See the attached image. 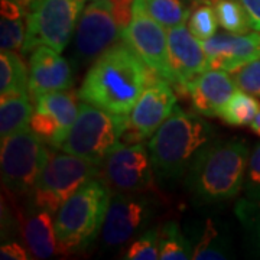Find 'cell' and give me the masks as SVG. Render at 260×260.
I'll use <instances>...</instances> for the list:
<instances>
[{"label": "cell", "instance_id": "obj_26", "mask_svg": "<svg viewBox=\"0 0 260 260\" xmlns=\"http://www.w3.org/2000/svg\"><path fill=\"white\" fill-rule=\"evenodd\" d=\"M159 259L188 260L192 259V243L181 233L177 223L169 221L160 229Z\"/></svg>", "mask_w": 260, "mask_h": 260}, {"label": "cell", "instance_id": "obj_15", "mask_svg": "<svg viewBox=\"0 0 260 260\" xmlns=\"http://www.w3.org/2000/svg\"><path fill=\"white\" fill-rule=\"evenodd\" d=\"M168 52L174 84L177 85L186 87L192 78L210 68L203 41L185 25L168 30Z\"/></svg>", "mask_w": 260, "mask_h": 260}, {"label": "cell", "instance_id": "obj_19", "mask_svg": "<svg viewBox=\"0 0 260 260\" xmlns=\"http://www.w3.org/2000/svg\"><path fill=\"white\" fill-rule=\"evenodd\" d=\"M80 106L74 94L62 91L42 94L35 99V112L45 114L55 123L62 133L68 135L74 124Z\"/></svg>", "mask_w": 260, "mask_h": 260}, {"label": "cell", "instance_id": "obj_27", "mask_svg": "<svg viewBox=\"0 0 260 260\" xmlns=\"http://www.w3.org/2000/svg\"><path fill=\"white\" fill-rule=\"evenodd\" d=\"M214 9L220 26L233 34H246L251 28L250 20L239 0H215Z\"/></svg>", "mask_w": 260, "mask_h": 260}, {"label": "cell", "instance_id": "obj_21", "mask_svg": "<svg viewBox=\"0 0 260 260\" xmlns=\"http://www.w3.org/2000/svg\"><path fill=\"white\" fill-rule=\"evenodd\" d=\"M0 93L2 97L29 94V70L15 51L0 54Z\"/></svg>", "mask_w": 260, "mask_h": 260}, {"label": "cell", "instance_id": "obj_2", "mask_svg": "<svg viewBox=\"0 0 260 260\" xmlns=\"http://www.w3.org/2000/svg\"><path fill=\"white\" fill-rule=\"evenodd\" d=\"M249 156L242 140H211L186 172V186L195 201L214 204L237 197L244 185Z\"/></svg>", "mask_w": 260, "mask_h": 260}, {"label": "cell", "instance_id": "obj_24", "mask_svg": "<svg viewBox=\"0 0 260 260\" xmlns=\"http://www.w3.org/2000/svg\"><path fill=\"white\" fill-rule=\"evenodd\" d=\"M152 18L162 26L171 29L185 25L189 10L182 0H136Z\"/></svg>", "mask_w": 260, "mask_h": 260}, {"label": "cell", "instance_id": "obj_11", "mask_svg": "<svg viewBox=\"0 0 260 260\" xmlns=\"http://www.w3.org/2000/svg\"><path fill=\"white\" fill-rule=\"evenodd\" d=\"M121 38L155 74L174 84L168 52V32L136 0L132 19Z\"/></svg>", "mask_w": 260, "mask_h": 260}, {"label": "cell", "instance_id": "obj_35", "mask_svg": "<svg viewBox=\"0 0 260 260\" xmlns=\"http://www.w3.org/2000/svg\"><path fill=\"white\" fill-rule=\"evenodd\" d=\"M239 2L250 20L251 28L260 32V0H239Z\"/></svg>", "mask_w": 260, "mask_h": 260}, {"label": "cell", "instance_id": "obj_4", "mask_svg": "<svg viewBox=\"0 0 260 260\" xmlns=\"http://www.w3.org/2000/svg\"><path fill=\"white\" fill-rule=\"evenodd\" d=\"M112 189L100 178L85 182L68 198L55 217L58 253L68 254L84 250L102 232Z\"/></svg>", "mask_w": 260, "mask_h": 260}, {"label": "cell", "instance_id": "obj_23", "mask_svg": "<svg viewBox=\"0 0 260 260\" xmlns=\"http://www.w3.org/2000/svg\"><path fill=\"white\" fill-rule=\"evenodd\" d=\"M259 110L260 104L253 94L239 88L224 106L218 117L232 126H250Z\"/></svg>", "mask_w": 260, "mask_h": 260}, {"label": "cell", "instance_id": "obj_5", "mask_svg": "<svg viewBox=\"0 0 260 260\" xmlns=\"http://www.w3.org/2000/svg\"><path fill=\"white\" fill-rule=\"evenodd\" d=\"M127 124V114H114L83 102L59 150L88 159L100 167L114 149L123 145Z\"/></svg>", "mask_w": 260, "mask_h": 260}, {"label": "cell", "instance_id": "obj_18", "mask_svg": "<svg viewBox=\"0 0 260 260\" xmlns=\"http://www.w3.org/2000/svg\"><path fill=\"white\" fill-rule=\"evenodd\" d=\"M23 239L29 251L37 259H48L58 251L55 220L52 213L34 208L23 220Z\"/></svg>", "mask_w": 260, "mask_h": 260}, {"label": "cell", "instance_id": "obj_12", "mask_svg": "<svg viewBox=\"0 0 260 260\" xmlns=\"http://www.w3.org/2000/svg\"><path fill=\"white\" fill-rule=\"evenodd\" d=\"M145 192H116L110 200L102 229V242L107 247L124 246L152 217V203Z\"/></svg>", "mask_w": 260, "mask_h": 260}, {"label": "cell", "instance_id": "obj_13", "mask_svg": "<svg viewBox=\"0 0 260 260\" xmlns=\"http://www.w3.org/2000/svg\"><path fill=\"white\" fill-rule=\"evenodd\" d=\"M177 95L169 81L159 77L155 78L142 93L139 100L127 114V130L123 143H133L135 140L150 138L158 127L174 112Z\"/></svg>", "mask_w": 260, "mask_h": 260}, {"label": "cell", "instance_id": "obj_10", "mask_svg": "<svg viewBox=\"0 0 260 260\" xmlns=\"http://www.w3.org/2000/svg\"><path fill=\"white\" fill-rule=\"evenodd\" d=\"M153 165L142 143H123L99 168V177L114 192H146L153 189Z\"/></svg>", "mask_w": 260, "mask_h": 260}, {"label": "cell", "instance_id": "obj_29", "mask_svg": "<svg viewBox=\"0 0 260 260\" xmlns=\"http://www.w3.org/2000/svg\"><path fill=\"white\" fill-rule=\"evenodd\" d=\"M218 18L211 5L201 3L192 9L188 18V28L201 41L210 39L217 34Z\"/></svg>", "mask_w": 260, "mask_h": 260}, {"label": "cell", "instance_id": "obj_33", "mask_svg": "<svg viewBox=\"0 0 260 260\" xmlns=\"http://www.w3.org/2000/svg\"><path fill=\"white\" fill-rule=\"evenodd\" d=\"M110 3H112L113 10H114V15H116L119 25L124 30V28L129 25L132 15H133L135 0H110Z\"/></svg>", "mask_w": 260, "mask_h": 260}, {"label": "cell", "instance_id": "obj_30", "mask_svg": "<svg viewBox=\"0 0 260 260\" xmlns=\"http://www.w3.org/2000/svg\"><path fill=\"white\" fill-rule=\"evenodd\" d=\"M26 29L23 18H2L0 22V47L2 51H19L25 45Z\"/></svg>", "mask_w": 260, "mask_h": 260}, {"label": "cell", "instance_id": "obj_16", "mask_svg": "<svg viewBox=\"0 0 260 260\" xmlns=\"http://www.w3.org/2000/svg\"><path fill=\"white\" fill-rule=\"evenodd\" d=\"M73 85V68L59 52L38 47L29 58V94L34 100L47 93L68 90Z\"/></svg>", "mask_w": 260, "mask_h": 260}, {"label": "cell", "instance_id": "obj_28", "mask_svg": "<svg viewBox=\"0 0 260 260\" xmlns=\"http://www.w3.org/2000/svg\"><path fill=\"white\" fill-rule=\"evenodd\" d=\"M160 249V229L143 232L138 239L130 243L127 250L123 253L126 260H156Z\"/></svg>", "mask_w": 260, "mask_h": 260}, {"label": "cell", "instance_id": "obj_31", "mask_svg": "<svg viewBox=\"0 0 260 260\" xmlns=\"http://www.w3.org/2000/svg\"><path fill=\"white\" fill-rule=\"evenodd\" d=\"M232 77L237 88L260 97V56L236 70Z\"/></svg>", "mask_w": 260, "mask_h": 260}, {"label": "cell", "instance_id": "obj_14", "mask_svg": "<svg viewBox=\"0 0 260 260\" xmlns=\"http://www.w3.org/2000/svg\"><path fill=\"white\" fill-rule=\"evenodd\" d=\"M210 68L234 73L260 56V32L215 34L203 41Z\"/></svg>", "mask_w": 260, "mask_h": 260}, {"label": "cell", "instance_id": "obj_7", "mask_svg": "<svg viewBox=\"0 0 260 260\" xmlns=\"http://www.w3.org/2000/svg\"><path fill=\"white\" fill-rule=\"evenodd\" d=\"M84 0H34L26 15V39L23 54L38 47L62 52L74 35Z\"/></svg>", "mask_w": 260, "mask_h": 260}, {"label": "cell", "instance_id": "obj_9", "mask_svg": "<svg viewBox=\"0 0 260 260\" xmlns=\"http://www.w3.org/2000/svg\"><path fill=\"white\" fill-rule=\"evenodd\" d=\"M123 35L110 0H94L84 8L73 42V59L78 67L91 64Z\"/></svg>", "mask_w": 260, "mask_h": 260}, {"label": "cell", "instance_id": "obj_1", "mask_svg": "<svg viewBox=\"0 0 260 260\" xmlns=\"http://www.w3.org/2000/svg\"><path fill=\"white\" fill-rule=\"evenodd\" d=\"M155 77L156 74L126 42L114 44L87 71L78 99L126 116Z\"/></svg>", "mask_w": 260, "mask_h": 260}, {"label": "cell", "instance_id": "obj_20", "mask_svg": "<svg viewBox=\"0 0 260 260\" xmlns=\"http://www.w3.org/2000/svg\"><path fill=\"white\" fill-rule=\"evenodd\" d=\"M30 94H16L2 97L0 104V139L29 127L32 114L35 112L29 99Z\"/></svg>", "mask_w": 260, "mask_h": 260}, {"label": "cell", "instance_id": "obj_36", "mask_svg": "<svg viewBox=\"0 0 260 260\" xmlns=\"http://www.w3.org/2000/svg\"><path fill=\"white\" fill-rule=\"evenodd\" d=\"M250 127H251V130H253V132L257 135V136H260V110H259V113L256 114L254 120L251 121Z\"/></svg>", "mask_w": 260, "mask_h": 260}, {"label": "cell", "instance_id": "obj_8", "mask_svg": "<svg viewBox=\"0 0 260 260\" xmlns=\"http://www.w3.org/2000/svg\"><path fill=\"white\" fill-rule=\"evenodd\" d=\"M0 142L2 182L5 188L15 195L32 192L51 156L47 143L39 139L30 127L13 133Z\"/></svg>", "mask_w": 260, "mask_h": 260}, {"label": "cell", "instance_id": "obj_22", "mask_svg": "<svg viewBox=\"0 0 260 260\" xmlns=\"http://www.w3.org/2000/svg\"><path fill=\"white\" fill-rule=\"evenodd\" d=\"M230 243L211 218L205 220L200 236L192 243L194 260H223L229 257Z\"/></svg>", "mask_w": 260, "mask_h": 260}, {"label": "cell", "instance_id": "obj_3", "mask_svg": "<svg viewBox=\"0 0 260 260\" xmlns=\"http://www.w3.org/2000/svg\"><path fill=\"white\" fill-rule=\"evenodd\" d=\"M213 138V126L208 121L175 106L148 143L155 175L165 182L184 177L195 156Z\"/></svg>", "mask_w": 260, "mask_h": 260}, {"label": "cell", "instance_id": "obj_17", "mask_svg": "<svg viewBox=\"0 0 260 260\" xmlns=\"http://www.w3.org/2000/svg\"><path fill=\"white\" fill-rule=\"evenodd\" d=\"M236 83L230 73L208 68L186 84L185 90L197 112L208 117H218L220 112L236 93Z\"/></svg>", "mask_w": 260, "mask_h": 260}, {"label": "cell", "instance_id": "obj_37", "mask_svg": "<svg viewBox=\"0 0 260 260\" xmlns=\"http://www.w3.org/2000/svg\"><path fill=\"white\" fill-rule=\"evenodd\" d=\"M13 2H16L20 6H23V8H28V6H30V3H32L34 0H13Z\"/></svg>", "mask_w": 260, "mask_h": 260}, {"label": "cell", "instance_id": "obj_25", "mask_svg": "<svg viewBox=\"0 0 260 260\" xmlns=\"http://www.w3.org/2000/svg\"><path fill=\"white\" fill-rule=\"evenodd\" d=\"M234 214L242 224L251 249L260 256V195H244L236 203Z\"/></svg>", "mask_w": 260, "mask_h": 260}, {"label": "cell", "instance_id": "obj_6", "mask_svg": "<svg viewBox=\"0 0 260 260\" xmlns=\"http://www.w3.org/2000/svg\"><path fill=\"white\" fill-rule=\"evenodd\" d=\"M99 165L67 152L51 153L32 189V203L37 208L56 214L68 198L99 177Z\"/></svg>", "mask_w": 260, "mask_h": 260}, {"label": "cell", "instance_id": "obj_32", "mask_svg": "<svg viewBox=\"0 0 260 260\" xmlns=\"http://www.w3.org/2000/svg\"><path fill=\"white\" fill-rule=\"evenodd\" d=\"M243 188H244L246 197H259L260 195V143L254 146L249 156Z\"/></svg>", "mask_w": 260, "mask_h": 260}, {"label": "cell", "instance_id": "obj_34", "mask_svg": "<svg viewBox=\"0 0 260 260\" xmlns=\"http://www.w3.org/2000/svg\"><path fill=\"white\" fill-rule=\"evenodd\" d=\"M30 256L19 243L10 242L2 244L0 247V259L2 260H26Z\"/></svg>", "mask_w": 260, "mask_h": 260}]
</instances>
